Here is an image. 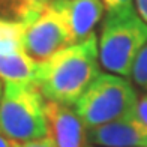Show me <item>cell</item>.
<instances>
[{
    "instance_id": "6da1fadb",
    "label": "cell",
    "mask_w": 147,
    "mask_h": 147,
    "mask_svg": "<svg viewBox=\"0 0 147 147\" xmlns=\"http://www.w3.org/2000/svg\"><path fill=\"white\" fill-rule=\"evenodd\" d=\"M99 66L98 38L92 33L83 42L69 45L39 62L33 83L45 101L71 107L101 74Z\"/></svg>"
},
{
    "instance_id": "7a4b0ae2",
    "label": "cell",
    "mask_w": 147,
    "mask_h": 147,
    "mask_svg": "<svg viewBox=\"0 0 147 147\" xmlns=\"http://www.w3.org/2000/svg\"><path fill=\"white\" fill-rule=\"evenodd\" d=\"M146 44L147 24L134 6L107 14L98 42L99 63L110 74L128 78L140 50Z\"/></svg>"
},
{
    "instance_id": "3957f363",
    "label": "cell",
    "mask_w": 147,
    "mask_h": 147,
    "mask_svg": "<svg viewBox=\"0 0 147 147\" xmlns=\"http://www.w3.org/2000/svg\"><path fill=\"white\" fill-rule=\"evenodd\" d=\"M45 102L33 83L6 81L0 98V132L14 143L48 135Z\"/></svg>"
},
{
    "instance_id": "277c9868",
    "label": "cell",
    "mask_w": 147,
    "mask_h": 147,
    "mask_svg": "<svg viewBox=\"0 0 147 147\" xmlns=\"http://www.w3.org/2000/svg\"><path fill=\"white\" fill-rule=\"evenodd\" d=\"M138 95L128 78L114 74H99L83 96L74 104V111L86 129L122 120L135 114Z\"/></svg>"
},
{
    "instance_id": "5b68a950",
    "label": "cell",
    "mask_w": 147,
    "mask_h": 147,
    "mask_svg": "<svg viewBox=\"0 0 147 147\" xmlns=\"http://www.w3.org/2000/svg\"><path fill=\"white\" fill-rule=\"evenodd\" d=\"M69 45L74 44L68 24L53 3L24 32V50L36 63L50 59Z\"/></svg>"
},
{
    "instance_id": "8992f818",
    "label": "cell",
    "mask_w": 147,
    "mask_h": 147,
    "mask_svg": "<svg viewBox=\"0 0 147 147\" xmlns=\"http://www.w3.org/2000/svg\"><path fill=\"white\" fill-rule=\"evenodd\" d=\"M26 29L27 24L0 21V80L3 83H33L35 80L38 63L24 50Z\"/></svg>"
},
{
    "instance_id": "52a82bcc",
    "label": "cell",
    "mask_w": 147,
    "mask_h": 147,
    "mask_svg": "<svg viewBox=\"0 0 147 147\" xmlns=\"http://www.w3.org/2000/svg\"><path fill=\"white\" fill-rule=\"evenodd\" d=\"M86 143L93 147H147V126L131 116L86 129Z\"/></svg>"
},
{
    "instance_id": "ba28073f",
    "label": "cell",
    "mask_w": 147,
    "mask_h": 147,
    "mask_svg": "<svg viewBox=\"0 0 147 147\" xmlns=\"http://www.w3.org/2000/svg\"><path fill=\"white\" fill-rule=\"evenodd\" d=\"M65 18L71 32L72 44L83 42L92 33L104 15L101 0H51Z\"/></svg>"
},
{
    "instance_id": "9c48e42d",
    "label": "cell",
    "mask_w": 147,
    "mask_h": 147,
    "mask_svg": "<svg viewBox=\"0 0 147 147\" xmlns=\"http://www.w3.org/2000/svg\"><path fill=\"white\" fill-rule=\"evenodd\" d=\"M48 134L57 147H86V128L69 105L45 102Z\"/></svg>"
},
{
    "instance_id": "30bf717a",
    "label": "cell",
    "mask_w": 147,
    "mask_h": 147,
    "mask_svg": "<svg viewBox=\"0 0 147 147\" xmlns=\"http://www.w3.org/2000/svg\"><path fill=\"white\" fill-rule=\"evenodd\" d=\"M50 3L51 0H0V21L29 26Z\"/></svg>"
},
{
    "instance_id": "8fae6325",
    "label": "cell",
    "mask_w": 147,
    "mask_h": 147,
    "mask_svg": "<svg viewBox=\"0 0 147 147\" xmlns=\"http://www.w3.org/2000/svg\"><path fill=\"white\" fill-rule=\"evenodd\" d=\"M131 77L137 86L147 90V44L140 50L135 62L132 65Z\"/></svg>"
},
{
    "instance_id": "7c38bea8",
    "label": "cell",
    "mask_w": 147,
    "mask_h": 147,
    "mask_svg": "<svg viewBox=\"0 0 147 147\" xmlns=\"http://www.w3.org/2000/svg\"><path fill=\"white\" fill-rule=\"evenodd\" d=\"M101 3L104 6V11H107V14H111V12H117L134 6V0H101Z\"/></svg>"
},
{
    "instance_id": "4fadbf2b",
    "label": "cell",
    "mask_w": 147,
    "mask_h": 147,
    "mask_svg": "<svg viewBox=\"0 0 147 147\" xmlns=\"http://www.w3.org/2000/svg\"><path fill=\"white\" fill-rule=\"evenodd\" d=\"M12 147H57L54 140L51 135H45L39 140H33V141H26V143H14L12 141Z\"/></svg>"
},
{
    "instance_id": "5bb4252c",
    "label": "cell",
    "mask_w": 147,
    "mask_h": 147,
    "mask_svg": "<svg viewBox=\"0 0 147 147\" xmlns=\"http://www.w3.org/2000/svg\"><path fill=\"white\" fill-rule=\"evenodd\" d=\"M135 116L143 125L147 126V95H144L143 98L138 99L137 108H135Z\"/></svg>"
},
{
    "instance_id": "9a60e30c",
    "label": "cell",
    "mask_w": 147,
    "mask_h": 147,
    "mask_svg": "<svg viewBox=\"0 0 147 147\" xmlns=\"http://www.w3.org/2000/svg\"><path fill=\"white\" fill-rule=\"evenodd\" d=\"M135 2V9L141 20L147 24V0H134Z\"/></svg>"
},
{
    "instance_id": "2e32d148",
    "label": "cell",
    "mask_w": 147,
    "mask_h": 147,
    "mask_svg": "<svg viewBox=\"0 0 147 147\" xmlns=\"http://www.w3.org/2000/svg\"><path fill=\"white\" fill-rule=\"evenodd\" d=\"M0 147H12V141L0 132Z\"/></svg>"
},
{
    "instance_id": "e0dca14e",
    "label": "cell",
    "mask_w": 147,
    "mask_h": 147,
    "mask_svg": "<svg viewBox=\"0 0 147 147\" xmlns=\"http://www.w3.org/2000/svg\"><path fill=\"white\" fill-rule=\"evenodd\" d=\"M2 90H3V84H2V80H0V98H2Z\"/></svg>"
},
{
    "instance_id": "ac0fdd59",
    "label": "cell",
    "mask_w": 147,
    "mask_h": 147,
    "mask_svg": "<svg viewBox=\"0 0 147 147\" xmlns=\"http://www.w3.org/2000/svg\"><path fill=\"white\" fill-rule=\"evenodd\" d=\"M86 147H93V146H86Z\"/></svg>"
}]
</instances>
